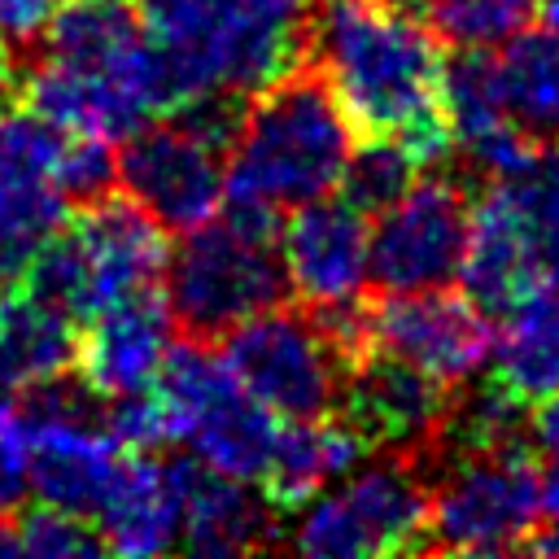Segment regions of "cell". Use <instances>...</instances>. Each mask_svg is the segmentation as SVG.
<instances>
[{
  "label": "cell",
  "mask_w": 559,
  "mask_h": 559,
  "mask_svg": "<svg viewBox=\"0 0 559 559\" xmlns=\"http://www.w3.org/2000/svg\"><path fill=\"white\" fill-rule=\"evenodd\" d=\"M306 61L362 135H397L424 170L454 157L441 114L445 52L428 22L393 0H310Z\"/></svg>",
  "instance_id": "cell-1"
},
{
  "label": "cell",
  "mask_w": 559,
  "mask_h": 559,
  "mask_svg": "<svg viewBox=\"0 0 559 559\" xmlns=\"http://www.w3.org/2000/svg\"><path fill=\"white\" fill-rule=\"evenodd\" d=\"M349 148L354 122L306 61L245 100L227 144V192L218 214L275 236L280 214L336 192Z\"/></svg>",
  "instance_id": "cell-2"
},
{
  "label": "cell",
  "mask_w": 559,
  "mask_h": 559,
  "mask_svg": "<svg viewBox=\"0 0 559 559\" xmlns=\"http://www.w3.org/2000/svg\"><path fill=\"white\" fill-rule=\"evenodd\" d=\"M175 105L201 92L253 96L306 66L310 0H140Z\"/></svg>",
  "instance_id": "cell-3"
},
{
  "label": "cell",
  "mask_w": 559,
  "mask_h": 559,
  "mask_svg": "<svg viewBox=\"0 0 559 559\" xmlns=\"http://www.w3.org/2000/svg\"><path fill=\"white\" fill-rule=\"evenodd\" d=\"M428 480L432 555H511L542 528V472L524 441L411 454Z\"/></svg>",
  "instance_id": "cell-4"
},
{
  "label": "cell",
  "mask_w": 559,
  "mask_h": 559,
  "mask_svg": "<svg viewBox=\"0 0 559 559\" xmlns=\"http://www.w3.org/2000/svg\"><path fill=\"white\" fill-rule=\"evenodd\" d=\"M166 253V231L127 192H105L83 201V210L39 245L22 284L70 319H92L109 301L153 288Z\"/></svg>",
  "instance_id": "cell-5"
},
{
  "label": "cell",
  "mask_w": 559,
  "mask_h": 559,
  "mask_svg": "<svg viewBox=\"0 0 559 559\" xmlns=\"http://www.w3.org/2000/svg\"><path fill=\"white\" fill-rule=\"evenodd\" d=\"M288 515L284 542L314 559L411 555L428 533V480L411 454L376 450Z\"/></svg>",
  "instance_id": "cell-6"
},
{
  "label": "cell",
  "mask_w": 559,
  "mask_h": 559,
  "mask_svg": "<svg viewBox=\"0 0 559 559\" xmlns=\"http://www.w3.org/2000/svg\"><path fill=\"white\" fill-rule=\"evenodd\" d=\"M162 288L183 336L218 341L236 323L280 306L288 297V275L275 236L214 214L210 223L183 231V240L166 253Z\"/></svg>",
  "instance_id": "cell-7"
},
{
  "label": "cell",
  "mask_w": 559,
  "mask_h": 559,
  "mask_svg": "<svg viewBox=\"0 0 559 559\" xmlns=\"http://www.w3.org/2000/svg\"><path fill=\"white\" fill-rule=\"evenodd\" d=\"M218 354L240 389L280 419L332 415L354 362L310 310H284V301L218 336Z\"/></svg>",
  "instance_id": "cell-8"
},
{
  "label": "cell",
  "mask_w": 559,
  "mask_h": 559,
  "mask_svg": "<svg viewBox=\"0 0 559 559\" xmlns=\"http://www.w3.org/2000/svg\"><path fill=\"white\" fill-rule=\"evenodd\" d=\"M472 227V197L459 175L424 170L371 227V284L380 293L445 288L459 280Z\"/></svg>",
  "instance_id": "cell-9"
},
{
  "label": "cell",
  "mask_w": 559,
  "mask_h": 559,
  "mask_svg": "<svg viewBox=\"0 0 559 559\" xmlns=\"http://www.w3.org/2000/svg\"><path fill=\"white\" fill-rule=\"evenodd\" d=\"M118 183L162 231L183 236L223 210L227 148L179 118H153L127 135L118 153Z\"/></svg>",
  "instance_id": "cell-10"
},
{
  "label": "cell",
  "mask_w": 559,
  "mask_h": 559,
  "mask_svg": "<svg viewBox=\"0 0 559 559\" xmlns=\"http://www.w3.org/2000/svg\"><path fill=\"white\" fill-rule=\"evenodd\" d=\"M66 131L26 100L0 96V280H22L39 245L66 223L57 183Z\"/></svg>",
  "instance_id": "cell-11"
},
{
  "label": "cell",
  "mask_w": 559,
  "mask_h": 559,
  "mask_svg": "<svg viewBox=\"0 0 559 559\" xmlns=\"http://www.w3.org/2000/svg\"><path fill=\"white\" fill-rule=\"evenodd\" d=\"M367 349L402 358L445 389H463L489 367L493 323L472 297L445 288L384 293L380 306H367Z\"/></svg>",
  "instance_id": "cell-12"
},
{
  "label": "cell",
  "mask_w": 559,
  "mask_h": 559,
  "mask_svg": "<svg viewBox=\"0 0 559 559\" xmlns=\"http://www.w3.org/2000/svg\"><path fill=\"white\" fill-rule=\"evenodd\" d=\"M280 262L288 293H297L306 306L354 301L371 284V223L345 197H314L288 210Z\"/></svg>",
  "instance_id": "cell-13"
},
{
  "label": "cell",
  "mask_w": 559,
  "mask_h": 559,
  "mask_svg": "<svg viewBox=\"0 0 559 559\" xmlns=\"http://www.w3.org/2000/svg\"><path fill=\"white\" fill-rule=\"evenodd\" d=\"M445 384H437L432 376L415 371L402 358H389L380 349H367L349 362L345 371V389L336 402V415L362 437V445L376 450H397V454H415L424 450L450 406Z\"/></svg>",
  "instance_id": "cell-14"
},
{
  "label": "cell",
  "mask_w": 559,
  "mask_h": 559,
  "mask_svg": "<svg viewBox=\"0 0 559 559\" xmlns=\"http://www.w3.org/2000/svg\"><path fill=\"white\" fill-rule=\"evenodd\" d=\"M170 336H175V319L166 297L157 288L127 293L87 319V332L79 336L74 371L100 397L148 389L175 345Z\"/></svg>",
  "instance_id": "cell-15"
},
{
  "label": "cell",
  "mask_w": 559,
  "mask_h": 559,
  "mask_svg": "<svg viewBox=\"0 0 559 559\" xmlns=\"http://www.w3.org/2000/svg\"><path fill=\"white\" fill-rule=\"evenodd\" d=\"M179 472V546L188 555H245L280 542L284 511L253 480L223 476L201 459H175Z\"/></svg>",
  "instance_id": "cell-16"
},
{
  "label": "cell",
  "mask_w": 559,
  "mask_h": 559,
  "mask_svg": "<svg viewBox=\"0 0 559 559\" xmlns=\"http://www.w3.org/2000/svg\"><path fill=\"white\" fill-rule=\"evenodd\" d=\"M179 515L183 502H179L175 459L122 454L92 520L105 550L127 559H148L179 546Z\"/></svg>",
  "instance_id": "cell-17"
},
{
  "label": "cell",
  "mask_w": 559,
  "mask_h": 559,
  "mask_svg": "<svg viewBox=\"0 0 559 559\" xmlns=\"http://www.w3.org/2000/svg\"><path fill=\"white\" fill-rule=\"evenodd\" d=\"M459 280L485 314H507L542 280V266H537V253H533L524 227L515 223V214L507 210V201L493 188H485L472 205Z\"/></svg>",
  "instance_id": "cell-18"
},
{
  "label": "cell",
  "mask_w": 559,
  "mask_h": 559,
  "mask_svg": "<svg viewBox=\"0 0 559 559\" xmlns=\"http://www.w3.org/2000/svg\"><path fill=\"white\" fill-rule=\"evenodd\" d=\"M362 454H371V450L336 411L319 415V419H280V432H275V445H271L258 489L288 515L310 493H319L328 480L349 472Z\"/></svg>",
  "instance_id": "cell-19"
},
{
  "label": "cell",
  "mask_w": 559,
  "mask_h": 559,
  "mask_svg": "<svg viewBox=\"0 0 559 559\" xmlns=\"http://www.w3.org/2000/svg\"><path fill=\"white\" fill-rule=\"evenodd\" d=\"M485 371L524 406L559 393V293L550 284H537L502 314V332H493Z\"/></svg>",
  "instance_id": "cell-20"
},
{
  "label": "cell",
  "mask_w": 559,
  "mask_h": 559,
  "mask_svg": "<svg viewBox=\"0 0 559 559\" xmlns=\"http://www.w3.org/2000/svg\"><path fill=\"white\" fill-rule=\"evenodd\" d=\"M79 319L26 293L0 297V393H26L74 371Z\"/></svg>",
  "instance_id": "cell-21"
},
{
  "label": "cell",
  "mask_w": 559,
  "mask_h": 559,
  "mask_svg": "<svg viewBox=\"0 0 559 559\" xmlns=\"http://www.w3.org/2000/svg\"><path fill=\"white\" fill-rule=\"evenodd\" d=\"M498 83L528 140H559V31H515L498 52Z\"/></svg>",
  "instance_id": "cell-22"
},
{
  "label": "cell",
  "mask_w": 559,
  "mask_h": 559,
  "mask_svg": "<svg viewBox=\"0 0 559 559\" xmlns=\"http://www.w3.org/2000/svg\"><path fill=\"white\" fill-rule=\"evenodd\" d=\"M424 175L419 157L397 140V135H367L362 144L349 148L345 170H341V197L358 205L367 218L389 210L415 179Z\"/></svg>",
  "instance_id": "cell-23"
},
{
  "label": "cell",
  "mask_w": 559,
  "mask_h": 559,
  "mask_svg": "<svg viewBox=\"0 0 559 559\" xmlns=\"http://www.w3.org/2000/svg\"><path fill=\"white\" fill-rule=\"evenodd\" d=\"M428 26L450 48H502L528 26L537 0H424Z\"/></svg>",
  "instance_id": "cell-24"
},
{
  "label": "cell",
  "mask_w": 559,
  "mask_h": 559,
  "mask_svg": "<svg viewBox=\"0 0 559 559\" xmlns=\"http://www.w3.org/2000/svg\"><path fill=\"white\" fill-rule=\"evenodd\" d=\"M17 533H22V555H35V559H87V555L105 550V542L87 515L44 507V502L17 520Z\"/></svg>",
  "instance_id": "cell-25"
},
{
  "label": "cell",
  "mask_w": 559,
  "mask_h": 559,
  "mask_svg": "<svg viewBox=\"0 0 559 559\" xmlns=\"http://www.w3.org/2000/svg\"><path fill=\"white\" fill-rule=\"evenodd\" d=\"M57 183H61V192H66L70 205H83V201H96V197L114 192V183H118L114 140L87 135V131H66Z\"/></svg>",
  "instance_id": "cell-26"
},
{
  "label": "cell",
  "mask_w": 559,
  "mask_h": 559,
  "mask_svg": "<svg viewBox=\"0 0 559 559\" xmlns=\"http://www.w3.org/2000/svg\"><path fill=\"white\" fill-rule=\"evenodd\" d=\"M105 428L122 445V454H153L170 441V424H166V411H162L153 384L135 389V393L105 397Z\"/></svg>",
  "instance_id": "cell-27"
},
{
  "label": "cell",
  "mask_w": 559,
  "mask_h": 559,
  "mask_svg": "<svg viewBox=\"0 0 559 559\" xmlns=\"http://www.w3.org/2000/svg\"><path fill=\"white\" fill-rule=\"evenodd\" d=\"M31 493V467H26V419L22 406H13L0 393V515H13Z\"/></svg>",
  "instance_id": "cell-28"
},
{
  "label": "cell",
  "mask_w": 559,
  "mask_h": 559,
  "mask_svg": "<svg viewBox=\"0 0 559 559\" xmlns=\"http://www.w3.org/2000/svg\"><path fill=\"white\" fill-rule=\"evenodd\" d=\"M66 0H0V35L13 48H26L44 35V26L52 22V13Z\"/></svg>",
  "instance_id": "cell-29"
},
{
  "label": "cell",
  "mask_w": 559,
  "mask_h": 559,
  "mask_svg": "<svg viewBox=\"0 0 559 559\" xmlns=\"http://www.w3.org/2000/svg\"><path fill=\"white\" fill-rule=\"evenodd\" d=\"M528 550L559 555V463H550V472H542V528L528 542Z\"/></svg>",
  "instance_id": "cell-30"
},
{
  "label": "cell",
  "mask_w": 559,
  "mask_h": 559,
  "mask_svg": "<svg viewBox=\"0 0 559 559\" xmlns=\"http://www.w3.org/2000/svg\"><path fill=\"white\" fill-rule=\"evenodd\" d=\"M528 411H533L528 415V441H533V450L546 463H559V393L546 397V402H537V406H528Z\"/></svg>",
  "instance_id": "cell-31"
},
{
  "label": "cell",
  "mask_w": 559,
  "mask_h": 559,
  "mask_svg": "<svg viewBox=\"0 0 559 559\" xmlns=\"http://www.w3.org/2000/svg\"><path fill=\"white\" fill-rule=\"evenodd\" d=\"M13 555H22L17 520H13V515H0V559H13Z\"/></svg>",
  "instance_id": "cell-32"
},
{
  "label": "cell",
  "mask_w": 559,
  "mask_h": 559,
  "mask_svg": "<svg viewBox=\"0 0 559 559\" xmlns=\"http://www.w3.org/2000/svg\"><path fill=\"white\" fill-rule=\"evenodd\" d=\"M17 83V66H13V44L0 35V96H9V87Z\"/></svg>",
  "instance_id": "cell-33"
},
{
  "label": "cell",
  "mask_w": 559,
  "mask_h": 559,
  "mask_svg": "<svg viewBox=\"0 0 559 559\" xmlns=\"http://www.w3.org/2000/svg\"><path fill=\"white\" fill-rule=\"evenodd\" d=\"M537 13H542V22L550 31H559V0H537Z\"/></svg>",
  "instance_id": "cell-34"
},
{
  "label": "cell",
  "mask_w": 559,
  "mask_h": 559,
  "mask_svg": "<svg viewBox=\"0 0 559 559\" xmlns=\"http://www.w3.org/2000/svg\"><path fill=\"white\" fill-rule=\"evenodd\" d=\"M393 4H406L411 9V4H424V0H393Z\"/></svg>",
  "instance_id": "cell-35"
},
{
  "label": "cell",
  "mask_w": 559,
  "mask_h": 559,
  "mask_svg": "<svg viewBox=\"0 0 559 559\" xmlns=\"http://www.w3.org/2000/svg\"><path fill=\"white\" fill-rule=\"evenodd\" d=\"M0 284H4V280H0ZM0 297H4V293H0Z\"/></svg>",
  "instance_id": "cell-36"
}]
</instances>
